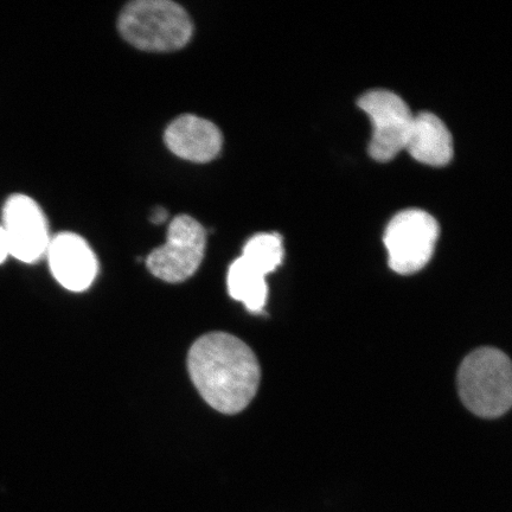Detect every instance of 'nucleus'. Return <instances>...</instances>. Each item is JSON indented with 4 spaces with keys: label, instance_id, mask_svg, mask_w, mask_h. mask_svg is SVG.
I'll use <instances>...</instances> for the list:
<instances>
[{
    "label": "nucleus",
    "instance_id": "1",
    "mask_svg": "<svg viewBox=\"0 0 512 512\" xmlns=\"http://www.w3.org/2000/svg\"><path fill=\"white\" fill-rule=\"evenodd\" d=\"M188 370L204 401L223 414L242 412L258 393V358L245 342L227 332L198 338L188 354Z\"/></svg>",
    "mask_w": 512,
    "mask_h": 512
},
{
    "label": "nucleus",
    "instance_id": "2",
    "mask_svg": "<svg viewBox=\"0 0 512 512\" xmlns=\"http://www.w3.org/2000/svg\"><path fill=\"white\" fill-rule=\"evenodd\" d=\"M118 28L133 47L152 53L182 49L194 31L187 11L170 0H136L127 4L121 11Z\"/></svg>",
    "mask_w": 512,
    "mask_h": 512
},
{
    "label": "nucleus",
    "instance_id": "3",
    "mask_svg": "<svg viewBox=\"0 0 512 512\" xmlns=\"http://www.w3.org/2000/svg\"><path fill=\"white\" fill-rule=\"evenodd\" d=\"M458 388L460 399L470 412L480 418H499L512 403L510 358L494 348L471 352L459 368Z\"/></svg>",
    "mask_w": 512,
    "mask_h": 512
},
{
    "label": "nucleus",
    "instance_id": "4",
    "mask_svg": "<svg viewBox=\"0 0 512 512\" xmlns=\"http://www.w3.org/2000/svg\"><path fill=\"white\" fill-rule=\"evenodd\" d=\"M437 220L424 210H403L393 217L384 233L389 266L399 274L419 272L432 259L439 239Z\"/></svg>",
    "mask_w": 512,
    "mask_h": 512
},
{
    "label": "nucleus",
    "instance_id": "5",
    "mask_svg": "<svg viewBox=\"0 0 512 512\" xmlns=\"http://www.w3.org/2000/svg\"><path fill=\"white\" fill-rule=\"evenodd\" d=\"M207 233L200 222L188 215L172 220L166 242L146 259L147 270L165 283H182L201 266Z\"/></svg>",
    "mask_w": 512,
    "mask_h": 512
},
{
    "label": "nucleus",
    "instance_id": "6",
    "mask_svg": "<svg viewBox=\"0 0 512 512\" xmlns=\"http://www.w3.org/2000/svg\"><path fill=\"white\" fill-rule=\"evenodd\" d=\"M373 124L369 145L370 156L377 162H389L406 149L414 114L398 94L386 89H375L358 101Z\"/></svg>",
    "mask_w": 512,
    "mask_h": 512
},
{
    "label": "nucleus",
    "instance_id": "7",
    "mask_svg": "<svg viewBox=\"0 0 512 512\" xmlns=\"http://www.w3.org/2000/svg\"><path fill=\"white\" fill-rule=\"evenodd\" d=\"M2 227L12 258L35 264L46 256L51 241L47 217L31 197L16 194L6 200Z\"/></svg>",
    "mask_w": 512,
    "mask_h": 512
},
{
    "label": "nucleus",
    "instance_id": "8",
    "mask_svg": "<svg viewBox=\"0 0 512 512\" xmlns=\"http://www.w3.org/2000/svg\"><path fill=\"white\" fill-rule=\"evenodd\" d=\"M46 256L54 278L68 291L88 290L98 275V260L92 248L74 233L51 238Z\"/></svg>",
    "mask_w": 512,
    "mask_h": 512
},
{
    "label": "nucleus",
    "instance_id": "9",
    "mask_svg": "<svg viewBox=\"0 0 512 512\" xmlns=\"http://www.w3.org/2000/svg\"><path fill=\"white\" fill-rule=\"evenodd\" d=\"M168 149L179 158L208 163L219 156L223 138L216 125L196 115H182L172 121L164 133Z\"/></svg>",
    "mask_w": 512,
    "mask_h": 512
},
{
    "label": "nucleus",
    "instance_id": "10",
    "mask_svg": "<svg viewBox=\"0 0 512 512\" xmlns=\"http://www.w3.org/2000/svg\"><path fill=\"white\" fill-rule=\"evenodd\" d=\"M405 150L416 162L445 166L453 157V139L437 115L424 112L414 115Z\"/></svg>",
    "mask_w": 512,
    "mask_h": 512
},
{
    "label": "nucleus",
    "instance_id": "11",
    "mask_svg": "<svg viewBox=\"0 0 512 512\" xmlns=\"http://www.w3.org/2000/svg\"><path fill=\"white\" fill-rule=\"evenodd\" d=\"M227 285L230 297L245 305L248 311H264L268 299L266 275L241 256L229 267Z\"/></svg>",
    "mask_w": 512,
    "mask_h": 512
},
{
    "label": "nucleus",
    "instance_id": "12",
    "mask_svg": "<svg viewBox=\"0 0 512 512\" xmlns=\"http://www.w3.org/2000/svg\"><path fill=\"white\" fill-rule=\"evenodd\" d=\"M242 259L267 277L268 274L277 270L284 258L283 240L275 233H262L253 236L243 247Z\"/></svg>",
    "mask_w": 512,
    "mask_h": 512
},
{
    "label": "nucleus",
    "instance_id": "13",
    "mask_svg": "<svg viewBox=\"0 0 512 512\" xmlns=\"http://www.w3.org/2000/svg\"><path fill=\"white\" fill-rule=\"evenodd\" d=\"M8 242H6L4 230L2 224H0V265L9 258Z\"/></svg>",
    "mask_w": 512,
    "mask_h": 512
},
{
    "label": "nucleus",
    "instance_id": "14",
    "mask_svg": "<svg viewBox=\"0 0 512 512\" xmlns=\"http://www.w3.org/2000/svg\"><path fill=\"white\" fill-rule=\"evenodd\" d=\"M166 219H168V211L164 208H156L153 210L151 214V222L160 224L163 223Z\"/></svg>",
    "mask_w": 512,
    "mask_h": 512
}]
</instances>
